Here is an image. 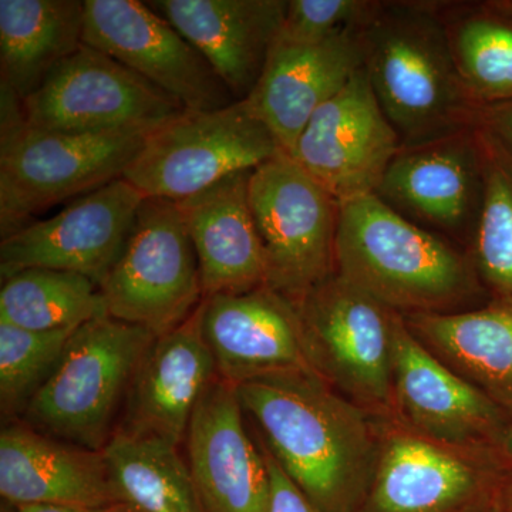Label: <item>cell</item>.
I'll list each match as a JSON object with an SVG mask.
<instances>
[{"mask_svg":"<svg viewBox=\"0 0 512 512\" xmlns=\"http://www.w3.org/2000/svg\"><path fill=\"white\" fill-rule=\"evenodd\" d=\"M77 328L29 330L0 322V402L3 412L28 404L46 382Z\"/></svg>","mask_w":512,"mask_h":512,"instance_id":"30","label":"cell"},{"mask_svg":"<svg viewBox=\"0 0 512 512\" xmlns=\"http://www.w3.org/2000/svg\"><path fill=\"white\" fill-rule=\"evenodd\" d=\"M235 384L220 376L192 414L187 463L204 512H268L271 476L264 450L245 430Z\"/></svg>","mask_w":512,"mask_h":512,"instance_id":"18","label":"cell"},{"mask_svg":"<svg viewBox=\"0 0 512 512\" xmlns=\"http://www.w3.org/2000/svg\"><path fill=\"white\" fill-rule=\"evenodd\" d=\"M99 289L107 316L156 336L200 308V265L177 202L144 198L123 251Z\"/></svg>","mask_w":512,"mask_h":512,"instance_id":"7","label":"cell"},{"mask_svg":"<svg viewBox=\"0 0 512 512\" xmlns=\"http://www.w3.org/2000/svg\"><path fill=\"white\" fill-rule=\"evenodd\" d=\"M2 237L70 198L123 178L148 134H69L28 126L19 100L0 94Z\"/></svg>","mask_w":512,"mask_h":512,"instance_id":"4","label":"cell"},{"mask_svg":"<svg viewBox=\"0 0 512 512\" xmlns=\"http://www.w3.org/2000/svg\"><path fill=\"white\" fill-rule=\"evenodd\" d=\"M252 171L228 175L178 201L197 252L204 298L266 285L264 245L249 204Z\"/></svg>","mask_w":512,"mask_h":512,"instance_id":"23","label":"cell"},{"mask_svg":"<svg viewBox=\"0 0 512 512\" xmlns=\"http://www.w3.org/2000/svg\"><path fill=\"white\" fill-rule=\"evenodd\" d=\"M478 136L484 197L468 252L491 298H512V158L484 128L478 127Z\"/></svg>","mask_w":512,"mask_h":512,"instance_id":"29","label":"cell"},{"mask_svg":"<svg viewBox=\"0 0 512 512\" xmlns=\"http://www.w3.org/2000/svg\"><path fill=\"white\" fill-rule=\"evenodd\" d=\"M144 195L124 178L70 202L49 220L2 237L3 279L30 268L87 276L100 286L126 244Z\"/></svg>","mask_w":512,"mask_h":512,"instance_id":"14","label":"cell"},{"mask_svg":"<svg viewBox=\"0 0 512 512\" xmlns=\"http://www.w3.org/2000/svg\"><path fill=\"white\" fill-rule=\"evenodd\" d=\"M101 451L121 503L137 512H204L190 467L174 444L119 429Z\"/></svg>","mask_w":512,"mask_h":512,"instance_id":"26","label":"cell"},{"mask_svg":"<svg viewBox=\"0 0 512 512\" xmlns=\"http://www.w3.org/2000/svg\"><path fill=\"white\" fill-rule=\"evenodd\" d=\"M103 315L99 285L76 272L30 268L3 279L0 322L46 332L79 328Z\"/></svg>","mask_w":512,"mask_h":512,"instance_id":"28","label":"cell"},{"mask_svg":"<svg viewBox=\"0 0 512 512\" xmlns=\"http://www.w3.org/2000/svg\"><path fill=\"white\" fill-rule=\"evenodd\" d=\"M363 69L402 147L477 127L440 2H377L360 26Z\"/></svg>","mask_w":512,"mask_h":512,"instance_id":"3","label":"cell"},{"mask_svg":"<svg viewBox=\"0 0 512 512\" xmlns=\"http://www.w3.org/2000/svg\"><path fill=\"white\" fill-rule=\"evenodd\" d=\"M336 274L402 315L468 311L491 299L470 252L376 194L340 204Z\"/></svg>","mask_w":512,"mask_h":512,"instance_id":"2","label":"cell"},{"mask_svg":"<svg viewBox=\"0 0 512 512\" xmlns=\"http://www.w3.org/2000/svg\"><path fill=\"white\" fill-rule=\"evenodd\" d=\"M286 476L320 512H359L377 466L382 420L313 373L237 386Z\"/></svg>","mask_w":512,"mask_h":512,"instance_id":"1","label":"cell"},{"mask_svg":"<svg viewBox=\"0 0 512 512\" xmlns=\"http://www.w3.org/2000/svg\"><path fill=\"white\" fill-rule=\"evenodd\" d=\"M400 148L399 134L360 69L315 111L291 157L342 204L375 194Z\"/></svg>","mask_w":512,"mask_h":512,"instance_id":"15","label":"cell"},{"mask_svg":"<svg viewBox=\"0 0 512 512\" xmlns=\"http://www.w3.org/2000/svg\"><path fill=\"white\" fill-rule=\"evenodd\" d=\"M360 69V26L316 43L276 39L261 79L245 100L291 156L315 111L335 97Z\"/></svg>","mask_w":512,"mask_h":512,"instance_id":"19","label":"cell"},{"mask_svg":"<svg viewBox=\"0 0 512 512\" xmlns=\"http://www.w3.org/2000/svg\"><path fill=\"white\" fill-rule=\"evenodd\" d=\"M0 494L18 505L101 508L120 504L103 451L10 424L0 434Z\"/></svg>","mask_w":512,"mask_h":512,"instance_id":"22","label":"cell"},{"mask_svg":"<svg viewBox=\"0 0 512 512\" xmlns=\"http://www.w3.org/2000/svg\"><path fill=\"white\" fill-rule=\"evenodd\" d=\"M491 453L497 458L505 473H512V421H508L495 437Z\"/></svg>","mask_w":512,"mask_h":512,"instance_id":"35","label":"cell"},{"mask_svg":"<svg viewBox=\"0 0 512 512\" xmlns=\"http://www.w3.org/2000/svg\"><path fill=\"white\" fill-rule=\"evenodd\" d=\"M322 379L380 419H396L393 309L335 274L296 303Z\"/></svg>","mask_w":512,"mask_h":512,"instance_id":"9","label":"cell"},{"mask_svg":"<svg viewBox=\"0 0 512 512\" xmlns=\"http://www.w3.org/2000/svg\"><path fill=\"white\" fill-rule=\"evenodd\" d=\"M417 339L512 421V298L478 308L403 315Z\"/></svg>","mask_w":512,"mask_h":512,"instance_id":"24","label":"cell"},{"mask_svg":"<svg viewBox=\"0 0 512 512\" xmlns=\"http://www.w3.org/2000/svg\"><path fill=\"white\" fill-rule=\"evenodd\" d=\"M375 0H288L278 39L289 43H316L369 19Z\"/></svg>","mask_w":512,"mask_h":512,"instance_id":"31","label":"cell"},{"mask_svg":"<svg viewBox=\"0 0 512 512\" xmlns=\"http://www.w3.org/2000/svg\"><path fill=\"white\" fill-rule=\"evenodd\" d=\"M249 204L266 256V286L298 303L336 274L340 202L291 156L252 171Z\"/></svg>","mask_w":512,"mask_h":512,"instance_id":"8","label":"cell"},{"mask_svg":"<svg viewBox=\"0 0 512 512\" xmlns=\"http://www.w3.org/2000/svg\"><path fill=\"white\" fill-rule=\"evenodd\" d=\"M498 490L504 512H512V473H504Z\"/></svg>","mask_w":512,"mask_h":512,"instance_id":"37","label":"cell"},{"mask_svg":"<svg viewBox=\"0 0 512 512\" xmlns=\"http://www.w3.org/2000/svg\"><path fill=\"white\" fill-rule=\"evenodd\" d=\"M200 50L237 101L248 99L284 23L288 0L146 2Z\"/></svg>","mask_w":512,"mask_h":512,"instance_id":"21","label":"cell"},{"mask_svg":"<svg viewBox=\"0 0 512 512\" xmlns=\"http://www.w3.org/2000/svg\"><path fill=\"white\" fill-rule=\"evenodd\" d=\"M495 2H497V5L500 6V8L507 10V12L512 15V0H495Z\"/></svg>","mask_w":512,"mask_h":512,"instance_id":"38","label":"cell"},{"mask_svg":"<svg viewBox=\"0 0 512 512\" xmlns=\"http://www.w3.org/2000/svg\"><path fill=\"white\" fill-rule=\"evenodd\" d=\"M84 2L0 0V93L22 101L83 45Z\"/></svg>","mask_w":512,"mask_h":512,"instance_id":"25","label":"cell"},{"mask_svg":"<svg viewBox=\"0 0 512 512\" xmlns=\"http://www.w3.org/2000/svg\"><path fill=\"white\" fill-rule=\"evenodd\" d=\"M83 43L180 101L212 111L235 103L210 63L156 10L137 0H86Z\"/></svg>","mask_w":512,"mask_h":512,"instance_id":"12","label":"cell"},{"mask_svg":"<svg viewBox=\"0 0 512 512\" xmlns=\"http://www.w3.org/2000/svg\"><path fill=\"white\" fill-rule=\"evenodd\" d=\"M184 111L173 96L86 43L19 101L28 126L69 134H151Z\"/></svg>","mask_w":512,"mask_h":512,"instance_id":"10","label":"cell"},{"mask_svg":"<svg viewBox=\"0 0 512 512\" xmlns=\"http://www.w3.org/2000/svg\"><path fill=\"white\" fill-rule=\"evenodd\" d=\"M201 329L218 376L239 384L264 377L313 373L298 305L269 286L204 298Z\"/></svg>","mask_w":512,"mask_h":512,"instance_id":"17","label":"cell"},{"mask_svg":"<svg viewBox=\"0 0 512 512\" xmlns=\"http://www.w3.org/2000/svg\"><path fill=\"white\" fill-rule=\"evenodd\" d=\"M375 194L414 224L466 242L468 251L484 197L478 127L400 148Z\"/></svg>","mask_w":512,"mask_h":512,"instance_id":"13","label":"cell"},{"mask_svg":"<svg viewBox=\"0 0 512 512\" xmlns=\"http://www.w3.org/2000/svg\"><path fill=\"white\" fill-rule=\"evenodd\" d=\"M156 338L107 315L83 323L26 404L29 426L74 446L103 450L121 397Z\"/></svg>","mask_w":512,"mask_h":512,"instance_id":"5","label":"cell"},{"mask_svg":"<svg viewBox=\"0 0 512 512\" xmlns=\"http://www.w3.org/2000/svg\"><path fill=\"white\" fill-rule=\"evenodd\" d=\"M13 512H137L130 505L120 503L101 508L69 507V505L30 504L18 505Z\"/></svg>","mask_w":512,"mask_h":512,"instance_id":"34","label":"cell"},{"mask_svg":"<svg viewBox=\"0 0 512 512\" xmlns=\"http://www.w3.org/2000/svg\"><path fill=\"white\" fill-rule=\"evenodd\" d=\"M281 153L271 128L241 100L224 109L185 110L148 134L123 178L146 198L178 202Z\"/></svg>","mask_w":512,"mask_h":512,"instance_id":"6","label":"cell"},{"mask_svg":"<svg viewBox=\"0 0 512 512\" xmlns=\"http://www.w3.org/2000/svg\"><path fill=\"white\" fill-rule=\"evenodd\" d=\"M393 399L396 420L420 436L463 448L491 450L507 416L417 339L394 313Z\"/></svg>","mask_w":512,"mask_h":512,"instance_id":"16","label":"cell"},{"mask_svg":"<svg viewBox=\"0 0 512 512\" xmlns=\"http://www.w3.org/2000/svg\"><path fill=\"white\" fill-rule=\"evenodd\" d=\"M382 420L375 477L359 512H466L495 490L504 468L491 450H463Z\"/></svg>","mask_w":512,"mask_h":512,"instance_id":"11","label":"cell"},{"mask_svg":"<svg viewBox=\"0 0 512 512\" xmlns=\"http://www.w3.org/2000/svg\"><path fill=\"white\" fill-rule=\"evenodd\" d=\"M448 42L467 92L481 110L512 100V15L495 0L440 2Z\"/></svg>","mask_w":512,"mask_h":512,"instance_id":"27","label":"cell"},{"mask_svg":"<svg viewBox=\"0 0 512 512\" xmlns=\"http://www.w3.org/2000/svg\"><path fill=\"white\" fill-rule=\"evenodd\" d=\"M261 447L268 464L269 476H271V500H269L268 512H320L289 480L275 458L266 450L264 443H261Z\"/></svg>","mask_w":512,"mask_h":512,"instance_id":"32","label":"cell"},{"mask_svg":"<svg viewBox=\"0 0 512 512\" xmlns=\"http://www.w3.org/2000/svg\"><path fill=\"white\" fill-rule=\"evenodd\" d=\"M477 126L490 133L512 158V100L485 107L478 117Z\"/></svg>","mask_w":512,"mask_h":512,"instance_id":"33","label":"cell"},{"mask_svg":"<svg viewBox=\"0 0 512 512\" xmlns=\"http://www.w3.org/2000/svg\"><path fill=\"white\" fill-rule=\"evenodd\" d=\"M498 488H500V485H498L495 490L491 491V493L481 498L473 507L468 508L466 512H504L503 504H501L500 500V490H498Z\"/></svg>","mask_w":512,"mask_h":512,"instance_id":"36","label":"cell"},{"mask_svg":"<svg viewBox=\"0 0 512 512\" xmlns=\"http://www.w3.org/2000/svg\"><path fill=\"white\" fill-rule=\"evenodd\" d=\"M217 377L198 308L180 326L151 343L128 387L126 424L121 429L180 447L192 414Z\"/></svg>","mask_w":512,"mask_h":512,"instance_id":"20","label":"cell"}]
</instances>
